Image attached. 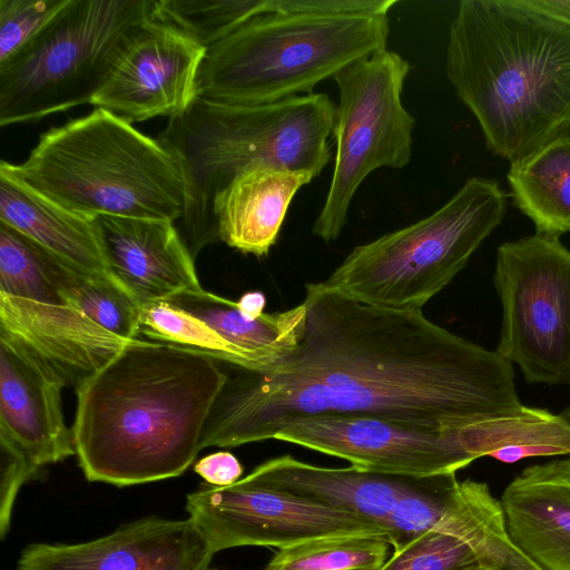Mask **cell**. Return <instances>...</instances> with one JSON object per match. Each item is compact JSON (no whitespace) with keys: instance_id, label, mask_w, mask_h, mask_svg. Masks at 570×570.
Returning <instances> with one entry per match:
<instances>
[{"instance_id":"cell-1","label":"cell","mask_w":570,"mask_h":570,"mask_svg":"<svg viewBox=\"0 0 570 570\" xmlns=\"http://www.w3.org/2000/svg\"><path fill=\"white\" fill-rule=\"evenodd\" d=\"M302 336L264 372L227 377L200 449L274 440L309 415H363L443 430L520 410L512 364L430 321L421 309L364 304L305 286Z\"/></svg>"},{"instance_id":"cell-2","label":"cell","mask_w":570,"mask_h":570,"mask_svg":"<svg viewBox=\"0 0 570 570\" xmlns=\"http://www.w3.org/2000/svg\"><path fill=\"white\" fill-rule=\"evenodd\" d=\"M227 377L206 355L131 340L76 389L71 430L87 480L126 487L183 474Z\"/></svg>"},{"instance_id":"cell-3","label":"cell","mask_w":570,"mask_h":570,"mask_svg":"<svg viewBox=\"0 0 570 570\" xmlns=\"http://www.w3.org/2000/svg\"><path fill=\"white\" fill-rule=\"evenodd\" d=\"M445 73L510 164L570 131V23L528 0H462Z\"/></svg>"},{"instance_id":"cell-4","label":"cell","mask_w":570,"mask_h":570,"mask_svg":"<svg viewBox=\"0 0 570 570\" xmlns=\"http://www.w3.org/2000/svg\"><path fill=\"white\" fill-rule=\"evenodd\" d=\"M395 0H269L206 50L198 97L262 105L312 94L352 62L387 48Z\"/></svg>"},{"instance_id":"cell-5","label":"cell","mask_w":570,"mask_h":570,"mask_svg":"<svg viewBox=\"0 0 570 570\" xmlns=\"http://www.w3.org/2000/svg\"><path fill=\"white\" fill-rule=\"evenodd\" d=\"M336 106L312 92L262 105H232L197 97L169 118L157 139L179 164L185 209L177 227L194 258L218 239L216 195L256 166L305 170L315 178L332 157Z\"/></svg>"},{"instance_id":"cell-6","label":"cell","mask_w":570,"mask_h":570,"mask_svg":"<svg viewBox=\"0 0 570 570\" xmlns=\"http://www.w3.org/2000/svg\"><path fill=\"white\" fill-rule=\"evenodd\" d=\"M0 173L92 218L175 223L185 209L184 178L171 153L101 108L42 132L23 161L1 160Z\"/></svg>"},{"instance_id":"cell-7","label":"cell","mask_w":570,"mask_h":570,"mask_svg":"<svg viewBox=\"0 0 570 570\" xmlns=\"http://www.w3.org/2000/svg\"><path fill=\"white\" fill-rule=\"evenodd\" d=\"M507 208L498 180L469 177L431 215L356 246L322 283L364 304L422 311L466 266Z\"/></svg>"},{"instance_id":"cell-8","label":"cell","mask_w":570,"mask_h":570,"mask_svg":"<svg viewBox=\"0 0 570 570\" xmlns=\"http://www.w3.org/2000/svg\"><path fill=\"white\" fill-rule=\"evenodd\" d=\"M150 8L151 0H68L0 63L1 127L90 104L118 41Z\"/></svg>"},{"instance_id":"cell-9","label":"cell","mask_w":570,"mask_h":570,"mask_svg":"<svg viewBox=\"0 0 570 570\" xmlns=\"http://www.w3.org/2000/svg\"><path fill=\"white\" fill-rule=\"evenodd\" d=\"M410 70L407 60L386 48L352 62L333 78L338 90L334 167L312 227L325 243L342 233L354 195L371 173L401 169L411 161L415 118L402 102Z\"/></svg>"},{"instance_id":"cell-10","label":"cell","mask_w":570,"mask_h":570,"mask_svg":"<svg viewBox=\"0 0 570 570\" xmlns=\"http://www.w3.org/2000/svg\"><path fill=\"white\" fill-rule=\"evenodd\" d=\"M494 284L502 303L495 351L530 383L570 384V250L560 237L502 243Z\"/></svg>"},{"instance_id":"cell-11","label":"cell","mask_w":570,"mask_h":570,"mask_svg":"<svg viewBox=\"0 0 570 570\" xmlns=\"http://www.w3.org/2000/svg\"><path fill=\"white\" fill-rule=\"evenodd\" d=\"M186 511L213 554L244 546H292L341 534L385 535L375 523L245 478L228 487H205L187 495Z\"/></svg>"},{"instance_id":"cell-12","label":"cell","mask_w":570,"mask_h":570,"mask_svg":"<svg viewBox=\"0 0 570 570\" xmlns=\"http://www.w3.org/2000/svg\"><path fill=\"white\" fill-rule=\"evenodd\" d=\"M206 50L149 13L118 41L90 105L131 124L181 115L198 97Z\"/></svg>"},{"instance_id":"cell-13","label":"cell","mask_w":570,"mask_h":570,"mask_svg":"<svg viewBox=\"0 0 570 570\" xmlns=\"http://www.w3.org/2000/svg\"><path fill=\"white\" fill-rule=\"evenodd\" d=\"M274 440L384 474L428 478L456 473L471 463L446 429L423 430L363 415L298 417L283 425Z\"/></svg>"},{"instance_id":"cell-14","label":"cell","mask_w":570,"mask_h":570,"mask_svg":"<svg viewBox=\"0 0 570 570\" xmlns=\"http://www.w3.org/2000/svg\"><path fill=\"white\" fill-rule=\"evenodd\" d=\"M213 556L189 519L148 517L88 542L32 543L18 570H207Z\"/></svg>"},{"instance_id":"cell-15","label":"cell","mask_w":570,"mask_h":570,"mask_svg":"<svg viewBox=\"0 0 570 570\" xmlns=\"http://www.w3.org/2000/svg\"><path fill=\"white\" fill-rule=\"evenodd\" d=\"M65 386L50 367L0 334V445L37 474L76 454L62 412Z\"/></svg>"},{"instance_id":"cell-16","label":"cell","mask_w":570,"mask_h":570,"mask_svg":"<svg viewBox=\"0 0 570 570\" xmlns=\"http://www.w3.org/2000/svg\"><path fill=\"white\" fill-rule=\"evenodd\" d=\"M0 334L17 342L75 390L131 341L101 327L71 306L1 292Z\"/></svg>"},{"instance_id":"cell-17","label":"cell","mask_w":570,"mask_h":570,"mask_svg":"<svg viewBox=\"0 0 570 570\" xmlns=\"http://www.w3.org/2000/svg\"><path fill=\"white\" fill-rule=\"evenodd\" d=\"M97 223L110 274L140 306L202 288L175 223L119 216Z\"/></svg>"},{"instance_id":"cell-18","label":"cell","mask_w":570,"mask_h":570,"mask_svg":"<svg viewBox=\"0 0 570 570\" xmlns=\"http://www.w3.org/2000/svg\"><path fill=\"white\" fill-rule=\"evenodd\" d=\"M430 478L376 473L353 465L324 468L288 454L261 463L245 476L249 482L304 501L357 514L383 531L396 501Z\"/></svg>"},{"instance_id":"cell-19","label":"cell","mask_w":570,"mask_h":570,"mask_svg":"<svg viewBox=\"0 0 570 570\" xmlns=\"http://www.w3.org/2000/svg\"><path fill=\"white\" fill-rule=\"evenodd\" d=\"M512 543L542 570H570V456L529 465L499 499Z\"/></svg>"},{"instance_id":"cell-20","label":"cell","mask_w":570,"mask_h":570,"mask_svg":"<svg viewBox=\"0 0 570 570\" xmlns=\"http://www.w3.org/2000/svg\"><path fill=\"white\" fill-rule=\"evenodd\" d=\"M314 178L305 170L266 165L240 173L214 199L218 239L244 254L266 256L294 196Z\"/></svg>"},{"instance_id":"cell-21","label":"cell","mask_w":570,"mask_h":570,"mask_svg":"<svg viewBox=\"0 0 570 570\" xmlns=\"http://www.w3.org/2000/svg\"><path fill=\"white\" fill-rule=\"evenodd\" d=\"M0 222L79 267L111 275L97 218L66 209L4 173Z\"/></svg>"},{"instance_id":"cell-22","label":"cell","mask_w":570,"mask_h":570,"mask_svg":"<svg viewBox=\"0 0 570 570\" xmlns=\"http://www.w3.org/2000/svg\"><path fill=\"white\" fill-rule=\"evenodd\" d=\"M164 302L202 320L242 351L252 363V372L267 371L287 356L304 330L303 303L284 312L250 318L240 312L237 302L203 288L177 293Z\"/></svg>"},{"instance_id":"cell-23","label":"cell","mask_w":570,"mask_h":570,"mask_svg":"<svg viewBox=\"0 0 570 570\" xmlns=\"http://www.w3.org/2000/svg\"><path fill=\"white\" fill-rule=\"evenodd\" d=\"M507 178L514 205L535 233L570 232V131L511 163Z\"/></svg>"},{"instance_id":"cell-24","label":"cell","mask_w":570,"mask_h":570,"mask_svg":"<svg viewBox=\"0 0 570 570\" xmlns=\"http://www.w3.org/2000/svg\"><path fill=\"white\" fill-rule=\"evenodd\" d=\"M48 266L65 305L122 338H138L141 306L111 275L79 267L50 250Z\"/></svg>"},{"instance_id":"cell-25","label":"cell","mask_w":570,"mask_h":570,"mask_svg":"<svg viewBox=\"0 0 570 570\" xmlns=\"http://www.w3.org/2000/svg\"><path fill=\"white\" fill-rule=\"evenodd\" d=\"M390 546L384 535L320 537L277 549L262 570H379Z\"/></svg>"},{"instance_id":"cell-26","label":"cell","mask_w":570,"mask_h":570,"mask_svg":"<svg viewBox=\"0 0 570 570\" xmlns=\"http://www.w3.org/2000/svg\"><path fill=\"white\" fill-rule=\"evenodd\" d=\"M268 6L269 0H151L150 16L208 49Z\"/></svg>"},{"instance_id":"cell-27","label":"cell","mask_w":570,"mask_h":570,"mask_svg":"<svg viewBox=\"0 0 570 570\" xmlns=\"http://www.w3.org/2000/svg\"><path fill=\"white\" fill-rule=\"evenodd\" d=\"M139 336L183 346L237 368L253 371L248 357L209 325L164 301L141 306Z\"/></svg>"},{"instance_id":"cell-28","label":"cell","mask_w":570,"mask_h":570,"mask_svg":"<svg viewBox=\"0 0 570 570\" xmlns=\"http://www.w3.org/2000/svg\"><path fill=\"white\" fill-rule=\"evenodd\" d=\"M0 292L23 299L65 305L51 281L47 249L1 222Z\"/></svg>"},{"instance_id":"cell-29","label":"cell","mask_w":570,"mask_h":570,"mask_svg":"<svg viewBox=\"0 0 570 570\" xmlns=\"http://www.w3.org/2000/svg\"><path fill=\"white\" fill-rule=\"evenodd\" d=\"M455 473L435 475L421 488L402 495L384 521L383 529L393 551L434 528Z\"/></svg>"},{"instance_id":"cell-30","label":"cell","mask_w":570,"mask_h":570,"mask_svg":"<svg viewBox=\"0 0 570 570\" xmlns=\"http://www.w3.org/2000/svg\"><path fill=\"white\" fill-rule=\"evenodd\" d=\"M68 0H0V63L33 38Z\"/></svg>"},{"instance_id":"cell-31","label":"cell","mask_w":570,"mask_h":570,"mask_svg":"<svg viewBox=\"0 0 570 570\" xmlns=\"http://www.w3.org/2000/svg\"><path fill=\"white\" fill-rule=\"evenodd\" d=\"M195 472L213 487H228L240 480L243 465L227 451L215 452L200 459Z\"/></svg>"},{"instance_id":"cell-32","label":"cell","mask_w":570,"mask_h":570,"mask_svg":"<svg viewBox=\"0 0 570 570\" xmlns=\"http://www.w3.org/2000/svg\"><path fill=\"white\" fill-rule=\"evenodd\" d=\"M240 312L250 318H258L264 314L266 297L259 291L243 294L237 301Z\"/></svg>"},{"instance_id":"cell-33","label":"cell","mask_w":570,"mask_h":570,"mask_svg":"<svg viewBox=\"0 0 570 570\" xmlns=\"http://www.w3.org/2000/svg\"><path fill=\"white\" fill-rule=\"evenodd\" d=\"M207 570H215V569H207Z\"/></svg>"},{"instance_id":"cell-34","label":"cell","mask_w":570,"mask_h":570,"mask_svg":"<svg viewBox=\"0 0 570 570\" xmlns=\"http://www.w3.org/2000/svg\"><path fill=\"white\" fill-rule=\"evenodd\" d=\"M541 570V569H540Z\"/></svg>"}]
</instances>
